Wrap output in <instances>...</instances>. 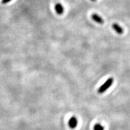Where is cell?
<instances>
[{"label": "cell", "mask_w": 130, "mask_h": 130, "mask_svg": "<svg viewBox=\"0 0 130 130\" xmlns=\"http://www.w3.org/2000/svg\"><path fill=\"white\" fill-rule=\"evenodd\" d=\"M113 78H109L100 87H99V89H98V93H104L105 91H107V90L110 88V86L113 84Z\"/></svg>", "instance_id": "cell-1"}, {"label": "cell", "mask_w": 130, "mask_h": 130, "mask_svg": "<svg viewBox=\"0 0 130 130\" xmlns=\"http://www.w3.org/2000/svg\"><path fill=\"white\" fill-rule=\"evenodd\" d=\"M92 19L94 21L99 24H103L104 22V20L103 18L101 16H99V15L96 14V13H93L92 15Z\"/></svg>", "instance_id": "cell-2"}, {"label": "cell", "mask_w": 130, "mask_h": 130, "mask_svg": "<svg viewBox=\"0 0 130 130\" xmlns=\"http://www.w3.org/2000/svg\"><path fill=\"white\" fill-rule=\"evenodd\" d=\"M112 27H113V30H114L117 34H119V35H122V34L124 33V30L123 29V28L121 26L119 25L118 24H117V23H114V24H113Z\"/></svg>", "instance_id": "cell-3"}, {"label": "cell", "mask_w": 130, "mask_h": 130, "mask_svg": "<svg viewBox=\"0 0 130 130\" xmlns=\"http://www.w3.org/2000/svg\"><path fill=\"white\" fill-rule=\"evenodd\" d=\"M55 10L58 15H61L64 13V7L61 3H57L55 5Z\"/></svg>", "instance_id": "cell-4"}, {"label": "cell", "mask_w": 130, "mask_h": 130, "mask_svg": "<svg viewBox=\"0 0 130 130\" xmlns=\"http://www.w3.org/2000/svg\"><path fill=\"white\" fill-rule=\"evenodd\" d=\"M68 124H69V127L71 128H72V129L76 128V126H77V124H78V120L76 119V117H71L69 120Z\"/></svg>", "instance_id": "cell-5"}, {"label": "cell", "mask_w": 130, "mask_h": 130, "mask_svg": "<svg viewBox=\"0 0 130 130\" xmlns=\"http://www.w3.org/2000/svg\"><path fill=\"white\" fill-rule=\"evenodd\" d=\"M93 129L94 130H104V127L101 125V124H96L94 126Z\"/></svg>", "instance_id": "cell-6"}, {"label": "cell", "mask_w": 130, "mask_h": 130, "mask_svg": "<svg viewBox=\"0 0 130 130\" xmlns=\"http://www.w3.org/2000/svg\"><path fill=\"white\" fill-rule=\"evenodd\" d=\"M11 1H12V0H2L1 3L3 4H7L8 2H9Z\"/></svg>", "instance_id": "cell-7"}, {"label": "cell", "mask_w": 130, "mask_h": 130, "mask_svg": "<svg viewBox=\"0 0 130 130\" xmlns=\"http://www.w3.org/2000/svg\"><path fill=\"white\" fill-rule=\"evenodd\" d=\"M91 1H96V0H91Z\"/></svg>", "instance_id": "cell-8"}]
</instances>
